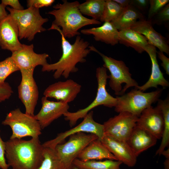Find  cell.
<instances>
[{
    "label": "cell",
    "instance_id": "cell-38",
    "mask_svg": "<svg viewBox=\"0 0 169 169\" xmlns=\"http://www.w3.org/2000/svg\"><path fill=\"white\" fill-rule=\"evenodd\" d=\"M159 58L161 60V66L166 71L167 74L169 75V58L166 57L163 52L159 51H157Z\"/></svg>",
    "mask_w": 169,
    "mask_h": 169
},
{
    "label": "cell",
    "instance_id": "cell-39",
    "mask_svg": "<svg viewBox=\"0 0 169 169\" xmlns=\"http://www.w3.org/2000/svg\"><path fill=\"white\" fill-rule=\"evenodd\" d=\"M149 2L147 0H132L131 3H133L141 8H144L147 6Z\"/></svg>",
    "mask_w": 169,
    "mask_h": 169
},
{
    "label": "cell",
    "instance_id": "cell-17",
    "mask_svg": "<svg viewBox=\"0 0 169 169\" xmlns=\"http://www.w3.org/2000/svg\"><path fill=\"white\" fill-rule=\"evenodd\" d=\"M18 26L9 14L0 21V46L13 52L20 49L23 44L19 40Z\"/></svg>",
    "mask_w": 169,
    "mask_h": 169
},
{
    "label": "cell",
    "instance_id": "cell-15",
    "mask_svg": "<svg viewBox=\"0 0 169 169\" xmlns=\"http://www.w3.org/2000/svg\"><path fill=\"white\" fill-rule=\"evenodd\" d=\"M33 47V44H23L20 49L12 53L11 56L20 70L34 69L38 65L43 66L48 64L47 59L49 55L46 53H35Z\"/></svg>",
    "mask_w": 169,
    "mask_h": 169
},
{
    "label": "cell",
    "instance_id": "cell-31",
    "mask_svg": "<svg viewBox=\"0 0 169 169\" xmlns=\"http://www.w3.org/2000/svg\"><path fill=\"white\" fill-rule=\"evenodd\" d=\"M20 70L11 56L0 62V85L5 83L7 78L16 71Z\"/></svg>",
    "mask_w": 169,
    "mask_h": 169
},
{
    "label": "cell",
    "instance_id": "cell-35",
    "mask_svg": "<svg viewBox=\"0 0 169 169\" xmlns=\"http://www.w3.org/2000/svg\"><path fill=\"white\" fill-rule=\"evenodd\" d=\"M5 143L0 135V168L1 169H8L10 167L5 159Z\"/></svg>",
    "mask_w": 169,
    "mask_h": 169
},
{
    "label": "cell",
    "instance_id": "cell-4",
    "mask_svg": "<svg viewBox=\"0 0 169 169\" xmlns=\"http://www.w3.org/2000/svg\"><path fill=\"white\" fill-rule=\"evenodd\" d=\"M89 48L90 51L97 53L102 57L104 62L103 66L110 72L109 84L115 95L117 96L122 95L129 88L138 86V83L132 78L129 68L123 61L104 55L93 46H89Z\"/></svg>",
    "mask_w": 169,
    "mask_h": 169
},
{
    "label": "cell",
    "instance_id": "cell-3",
    "mask_svg": "<svg viewBox=\"0 0 169 169\" xmlns=\"http://www.w3.org/2000/svg\"><path fill=\"white\" fill-rule=\"evenodd\" d=\"M80 4L78 1L70 2L63 0L62 3L56 4L53 7L54 9L48 13L55 18L51 25L61 28L65 38L79 35L78 30L85 26L101 23L99 20L84 16L79 9Z\"/></svg>",
    "mask_w": 169,
    "mask_h": 169
},
{
    "label": "cell",
    "instance_id": "cell-25",
    "mask_svg": "<svg viewBox=\"0 0 169 169\" xmlns=\"http://www.w3.org/2000/svg\"><path fill=\"white\" fill-rule=\"evenodd\" d=\"M142 16L131 4L125 8L120 15L111 22L119 31L131 28Z\"/></svg>",
    "mask_w": 169,
    "mask_h": 169
},
{
    "label": "cell",
    "instance_id": "cell-11",
    "mask_svg": "<svg viewBox=\"0 0 169 169\" xmlns=\"http://www.w3.org/2000/svg\"><path fill=\"white\" fill-rule=\"evenodd\" d=\"M93 112L90 111L78 125L64 132L59 133L54 139L44 142V147L54 149L58 145L61 144L69 136L79 132H87L96 135L100 141L104 136L103 124L95 121L93 118Z\"/></svg>",
    "mask_w": 169,
    "mask_h": 169
},
{
    "label": "cell",
    "instance_id": "cell-32",
    "mask_svg": "<svg viewBox=\"0 0 169 169\" xmlns=\"http://www.w3.org/2000/svg\"><path fill=\"white\" fill-rule=\"evenodd\" d=\"M168 0H151L149 2L150 7L148 18L151 19L157 13L169 2Z\"/></svg>",
    "mask_w": 169,
    "mask_h": 169
},
{
    "label": "cell",
    "instance_id": "cell-14",
    "mask_svg": "<svg viewBox=\"0 0 169 169\" xmlns=\"http://www.w3.org/2000/svg\"><path fill=\"white\" fill-rule=\"evenodd\" d=\"M136 125L150 133L157 140L161 138L164 127V120L160 109L152 106L141 113Z\"/></svg>",
    "mask_w": 169,
    "mask_h": 169
},
{
    "label": "cell",
    "instance_id": "cell-30",
    "mask_svg": "<svg viewBox=\"0 0 169 169\" xmlns=\"http://www.w3.org/2000/svg\"><path fill=\"white\" fill-rule=\"evenodd\" d=\"M124 8L114 0H105L103 12L100 20L102 22H111L120 15Z\"/></svg>",
    "mask_w": 169,
    "mask_h": 169
},
{
    "label": "cell",
    "instance_id": "cell-10",
    "mask_svg": "<svg viewBox=\"0 0 169 169\" xmlns=\"http://www.w3.org/2000/svg\"><path fill=\"white\" fill-rule=\"evenodd\" d=\"M138 117L128 112H122L111 117L103 124L104 135L127 141L136 126Z\"/></svg>",
    "mask_w": 169,
    "mask_h": 169
},
{
    "label": "cell",
    "instance_id": "cell-26",
    "mask_svg": "<svg viewBox=\"0 0 169 169\" xmlns=\"http://www.w3.org/2000/svg\"><path fill=\"white\" fill-rule=\"evenodd\" d=\"M157 106L161 110L164 120V127L162 140L160 145L156 152V155H161L169 144V98L165 99H159L157 101Z\"/></svg>",
    "mask_w": 169,
    "mask_h": 169
},
{
    "label": "cell",
    "instance_id": "cell-2",
    "mask_svg": "<svg viewBox=\"0 0 169 169\" xmlns=\"http://www.w3.org/2000/svg\"><path fill=\"white\" fill-rule=\"evenodd\" d=\"M5 143V156L12 169H37L43 160L44 147L39 137L10 139Z\"/></svg>",
    "mask_w": 169,
    "mask_h": 169
},
{
    "label": "cell",
    "instance_id": "cell-41",
    "mask_svg": "<svg viewBox=\"0 0 169 169\" xmlns=\"http://www.w3.org/2000/svg\"><path fill=\"white\" fill-rule=\"evenodd\" d=\"M123 8H125L131 4V0H114Z\"/></svg>",
    "mask_w": 169,
    "mask_h": 169
},
{
    "label": "cell",
    "instance_id": "cell-29",
    "mask_svg": "<svg viewBox=\"0 0 169 169\" xmlns=\"http://www.w3.org/2000/svg\"><path fill=\"white\" fill-rule=\"evenodd\" d=\"M44 147V158L37 169H68L59 158L55 149Z\"/></svg>",
    "mask_w": 169,
    "mask_h": 169
},
{
    "label": "cell",
    "instance_id": "cell-20",
    "mask_svg": "<svg viewBox=\"0 0 169 169\" xmlns=\"http://www.w3.org/2000/svg\"><path fill=\"white\" fill-rule=\"evenodd\" d=\"M149 55L151 63V70L150 77L144 84L138 86L135 88L144 91L149 88H157L158 85L161 86L163 89L169 86V83L164 77L161 71L157 59V51L156 47L149 44L145 50Z\"/></svg>",
    "mask_w": 169,
    "mask_h": 169
},
{
    "label": "cell",
    "instance_id": "cell-7",
    "mask_svg": "<svg viewBox=\"0 0 169 169\" xmlns=\"http://www.w3.org/2000/svg\"><path fill=\"white\" fill-rule=\"evenodd\" d=\"M7 9L18 26L20 39H27L30 41L37 33L46 30L43 25L49 19L41 16L39 8L31 7L21 10H15L9 7Z\"/></svg>",
    "mask_w": 169,
    "mask_h": 169
},
{
    "label": "cell",
    "instance_id": "cell-37",
    "mask_svg": "<svg viewBox=\"0 0 169 169\" xmlns=\"http://www.w3.org/2000/svg\"><path fill=\"white\" fill-rule=\"evenodd\" d=\"M1 3L6 7L9 5L13 9L17 10L24 9L23 7L21 5L18 0H2Z\"/></svg>",
    "mask_w": 169,
    "mask_h": 169
},
{
    "label": "cell",
    "instance_id": "cell-16",
    "mask_svg": "<svg viewBox=\"0 0 169 169\" xmlns=\"http://www.w3.org/2000/svg\"><path fill=\"white\" fill-rule=\"evenodd\" d=\"M41 108L35 117L38 121L42 129L68 111L69 106L68 103L61 101H50L45 96L41 99Z\"/></svg>",
    "mask_w": 169,
    "mask_h": 169
},
{
    "label": "cell",
    "instance_id": "cell-6",
    "mask_svg": "<svg viewBox=\"0 0 169 169\" xmlns=\"http://www.w3.org/2000/svg\"><path fill=\"white\" fill-rule=\"evenodd\" d=\"M163 89L146 93L135 88L126 94L116 96L115 110L118 113L128 112L139 117L145 109L157 101Z\"/></svg>",
    "mask_w": 169,
    "mask_h": 169
},
{
    "label": "cell",
    "instance_id": "cell-23",
    "mask_svg": "<svg viewBox=\"0 0 169 169\" xmlns=\"http://www.w3.org/2000/svg\"><path fill=\"white\" fill-rule=\"evenodd\" d=\"M77 158L83 161L103 159L117 161L114 156L98 139L91 142L78 155Z\"/></svg>",
    "mask_w": 169,
    "mask_h": 169
},
{
    "label": "cell",
    "instance_id": "cell-40",
    "mask_svg": "<svg viewBox=\"0 0 169 169\" xmlns=\"http://www.w3.org/2000/svg\"><path fill=\"white\" fill-rule=\"evenodd\" d=\"M6 7L2 3L0 4V21L5 18L8 14L5 10Z\"/></svg>",
    "mask_w": 169,
    "mask_h": 169
},
{
    "label": "cell",
    "instance_id": "cell-33",
    "mask_svg": "<svg viewBox=\"0 0 169 169\" xmlns=\"http://www.w3.org/2000/svg\"><path fill=\"white\" fill-rule=\"evenodd\" d=\"M13 93L12 87L8 83L5 82L0 85V102L9 99Z\"/></svg>",
    "mask_w": 169,
    "mask_h": 169
},
{
    "label": "cell",
    "instance_id": "cell-13",
    "mask_svg": "<svg viewBox=\"0 0 169 169\" xmlns=\"http://www.w3.org/2000/svg\"><path fill=\"white\" fill-rule=\"evenodd\" d=\"M81 86L69 79L50 85L44 90V96L53 98L58 101L68 104L73 101L80 93Z\"/></svg>",
    "mask_w": 169,
    "mask_h": 169
},
{
    "label": "cell",
    "instance_id": "cell-28",
    "mask_svg": "<svg viewBox=\"0 0 169 169\" xmlns=\"http://www.w3.org/2000/svg\"><path fill=\"white\" fill-rule=\"evenodd\" d=\"M105 0H87L80 4L79 9L82 14L90 16L92 19L100 20L103 13Z\"/></svg>",
    "mask_w": 169,
    "mask_h": 169
},
{
    "label": "cell",
    "instance_id": "cell-19",
    "mask_svg": "<svg viewBox=\"0 0 169 169\" xmlns=\"http://www.w3.org/2000/svg\"><path fill=\"white\" fill-rule=\"evenodd\" d=\"M131 29L144 36L149 44L169 55V46L165 38L154 29L150 21L141 19L137 21Z\"/></svg>",
    "mask_w": 169,
    "mask_h": 169
},
{
    "label": "cell",
    "instance_id": "cell-24",
    "mask_svg": "<svg viewBox=\"0 0 169 169\" xmlns=\"http://www.w3.org/2000/svg\"><path fill=\"white\" fill-rule=\"evenodd\" d=\"M119 42L131 47L139 53H141L149 45L146 38L142 34L131 29L119 31Z\"/></svg>",
    "mask_w": 169,
    "mask_h": 169
},
{
    "label": "cell",
    "instance_id": "cell-42",
    "mask_svg": "<svg viewBox=\"0 0 169 169\" xmlns=\"http://www.w3.org/2000/svg\"><path fill=\"white\" fill-rule=\"evenodd\" d=\"M161 155H164L166 158H169V148L166 150H164L162 152Z\"/></svg>",
    "mask_w": 169,
    "mask_h": 169
},
{
    "label": "cell",
    "instance_id": "cell-44",
    "mask_svg": "<svg viewBox=\"0 0 169 169\" xmlns=\"http://www.w3.org/2000/svg\"><path fill=\"white\" fill-rule=\"evenodd\" d=\"M68 169H81L72 163L69 167Z\"/></svg>",
    "mask_w": 169,
    "mask_h": 169
},
{
    "label": "cell",
    "instance_id": "cell-9",
    "mask_svg": "<svg viewBox=\"0 0 169 169\" xmlns=\"http://www.w3.org/2000/svg\"><path fill=\"white\" fill-rule=\"evenodd\" d=\"M69 137L66 142L57 145L54 149L59 158L68 168L91 142L98 139L95 135L82 132L72 135Z\"/></svg>",
    "mask_w": 169,
    "mask_h": 169
},
{
    "label": "cell",
    "instance_id": "cell-43",
    "mask_svg": "<svg viewBox=\"0 0 169 169\" xmlns=\"http://www.w3.org/2000/svg\"><path fill=\"white\" fill-rule=\"evenodd\" d=\"M169 158H166V160L164 162L165 169H169Z\"/></svg>",
    "mask_w": 169,
    "mask_h": 169
},
{
    "label": "cell",
    "instance_id": "cell-5",
    "mask_svg": "<svg viewBox=\"0 0 169 169\" xmlns=\"http://www.w3.org/2000/svg\"><path fill=\"white\" fill-rule=\"evenodd\" d=\"M96 76L98 88L96 95L93 101L87 106L74 112L69 111L63 115L65 120L69 121V125L73 126L79 119L83 118L93 108L100 105L111 108L115 107L117 104V99L111 96L106 89L107 79L109 75L107 69L103 66L97 68Z\"/></svg>",
    "mask_w": 169,
    "mask_h": 169
},
{
    "label": "cell",
    "instance_id": "cell-12",
    "mask_svg": "<svg viewBox=\"0 0 169 169\" xmlns=\"http://www.w3.org/2000/svg\"><path fill=\"white\" fill-rule=\"evenodd\" d=\"M34 69L20 70L22 79L18 87V97L24 105L26 114L34 116L39 92L33 77Z\"/></svg>",
    "mask_w": 169,
    "mask_h": 169
},
{
    "label": "cell",
    "instance_id": "cell-34",
    "mask_svg": "<svg viewBox=\"0 0 169 169\" xmlns=\"http://www.w3.org/2000/svg\"><path fill=\"white\" fill-rule=\"evenodd\" d=\"M54 1V0H28L27 6L28 8L33 7L39 9L51 6Z\"/></svg>",
    "mask_w": 169,
    "mask_h": 169
},
{
    "label": "cell",
    "instance_id": "cell-21",
    "mask_svg": "<svg viewBox=\"0 0 169 169\" xmlns=\"http://www.w3.org/2000/svg\"><path fill=\"white\" fill-rule=\"evenodd\" d=\"M157 141L152 135L136 125L127 142L137 157L142 152L154 146Z\"/></svg>",
    "mask_w": 169,
    "mask_h": 169
},
{
    "label": "cell",
    "instance_id": "cell-8",
    "mask_svg": "<svg viewBox=\"0 0 169 169\" xmlns=\"http://www.w3.org/2000/svg\"><path fill=\"white\" fill-rule=\"evenodd\" d=\"M2 123L11 128L12 134L10 139H21L26 136L38 137L42 134V129L34 115L23 113L19 108L8 113Z\"/></svg>",
    "mask_w": 169,
    "mask_h": 169
},
{
    "label": "cell",
    "instance_id": "cell-1",
    "mask_svg": "<svg viewBox=\"0 0 169 169\" xmlns=\"http://www.w3.org/2000/svg\"><path fill=\"white\" fill-rule=\"evenodd\" d=\"M52 29L57 30L61 34L62 55L57 62L52 64L48 63L43 66L42 71H55L53 77L56 79L61 76L67 79L70 74L78 71L76 67L78 63L86 61L85 58L91 51L88 48L89 43L78 35L74 42L71 44L64 37L60 28L51 25L48 30Z\"/></svg>",
    "mask_w": 169,
    "mask_h": 169
},
{
    "label": "cell",
    "instance_id": "cell-36",
    "mask_svg": "<svg viewBox=\"0 0 169 169\" xmlns=\"http://www.w3.org/2000/svg\"><path fill=\"white\" fill-rule=\"evenodd\" d=\"M157 18L161 21L166 22L169 20V4L166 5L157 13Z\"/></svg>",
    "mask_w": 169,
    "mask_h": 169
},
{
    "label": "cell",
    "instance_id": "cell-27",
    "mask_svg": "<svg viewBox=\"0 0 169 169\" xmlns=\"http://www.w3.org/2000/svg\"><path fill=\"white\" fill-rule=\"evenodd\" d=\"M72 163L81 169H121L120 166L122 163L119 161L109 159L104 161L93 160L83 161L76 158Z\"/></svg>",
    "mask_w": 169,
    "mask_h": 169
},
{
    "label": "cell",
    "instance_id": "cell-18",
    "mask_svg": "<svg viewBox=\"0 0 169 169\" xmlns=\"http://www.w3.org/2000/svg\"><path fill=\"white\" fill-rule=\"evenodd\" d=\"M100 141L117 161L129 167L135 166L137 157L127 141L117 140L106 135Z\"/></svg>",
    "mask_w": 169,
    "mask_h": 169
},
{
    "label": "cell",
    "instance_id": "cell-22",
    "mask_svg": "<svg viewBox=\"0 0 169 169\" xmlns=\"http://www.w3.org/2000/svg\"><path fill=\"white\" fill-rule=\"evenodd\" d=\"M85 35H92L95 40L114 45L119 43V31L111 22H105L101 26L81 30Z\"/></svg>",
    "mask_w": 169,
    "mask_h": 169
}]
</instances>
